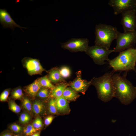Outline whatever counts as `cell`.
Instances as JSON below:
<instances>
[{
	"label": "cell",
	"mask_w": 136,
	"mask_h": 136,
	"mask_svg": "<svg viewBox=\"0 0 136 136\" xmlns=\"http://www.w3.org/2000/svg\"><path fill=\"white\" fill-rule=\"evenodd\" d=\"M127 71L122 75L120 73L112 76L115 91V97L122 104H130L136 98V87L126 78Z\"/></svg>",
	"instance_id": "1"
},
{
	"label": "cell",
	"mask_w": 136,
	"mask_h": 136,
	"mask_svg": "<svg viewBox=\"0 0 136 136\" xmlns=\"http://www.w3.org/2000/svg\"><path fill=\"white\" fill-rule=\"evenodd\" d=\"M115 72H106L102 76L92 79V85L97 91L98 98L105 103L115 97V91L112 76Z\"/></svg>",
	"instance_id": "2"
},
{
	"label": "cell",
	"mask_w": 136,
	"mask_h": 136,
	"mask_svg": "<svg viewBox=\"0 0 136 136\" xmlns=\"http://www.w3.org/2000/svg\"><path fill=\"white\" fill-rule=\"evenodd\" d=\"M114 72L136 70V48H131L119 52V55L107 61Z\"/></svg>",
	"instance_id": "3"
},
{
	"label": "cell",
	"mask_w": 136,
	"mask_h": 136,
	"mask_svg": "<svg viewBox=\"0 0 136 136\" xmlns=\"http://www.w3.org/2000/svg\"><path fill=\"white\" fill-rule=\"evenodd\" d=\"M95 34V45L109 49L113 41L116 39L118 31L112 26L103 24L96 25Z\"/></svg>",
	"instance_id": "4"
},
{
	"label": "cell",
	"mask_w": 136,
	"mask_h": 136,
	"mask_svg": "<svg viewBox=\"0 0 136 136\" xmlns=\"http://www.w3.org/2000/svg\"><path fill=\"white\" fill-rule=\"evenodd\" d=\"M116 40V45L113 49L114 52H120L133 48L136 43V30L124 32L118 31Z\"/></svg>",
	"instance_id": "5"
},
{
	"label": "cell",
	"mask_w": 136,
	"mask_h": 136,
	"mask_svg": "<svg viewBox=\"0 0 136 136\" xmlns=\"http://www.w3.org/2000/svg\"><path fill=\"white\" fill-rule=\"evenodd\" d=\"M113 52V49H108L95 45L89 46L85 53L92 59L96 64L101 65L104 64L105 61L108 60L109 55Z\"/></svg>",
	"instance_id": "6"
},
{
	"label": "cell",
	"mask_w": 136,
	"mask_h": 136,
	"mask_svg": "<svg viewBox=\"0 0 136 136\" xmlns=\"http://www.w3.org/2000/svg\"><path fill=\"white\" fill-rule=\"evenodd\" d=\"M89 40L87 38H72L61 44V48L71 52H85L89 46Z\"/></svg>",
	"instance_id": "7"
},
{
	"label": "cell",
	"mask_w": 136,
	"mask_h": 136,
	"mask_svg": "<svg viewBox=\"0 0 136 136\" xmlns=\"http://www.w3.org/2000/svg\"><path fill=\"white\" fill-rule=\"evenodd\" d=\"M108 5L114 10L115 15L129 10L136 9V0H110Z\"/></svg>",
	"instance_id": "8"
},
{
	"label": "cell",
	"mask_w": 136,
	"mask_h": 136,
	"mask_svg": "<svg viewBox=\"0 0 136 136\" xmlns=\"http://www.w3.org/2000/svg\"><path fill=\"white\" fill-rule=\"evenodd\" d=\"M121 24L124 32L132 31L136 29V9L129 10L121 13Z\"/></svg>",
	"instance_id": "9"
},
{
	"label": "cell",
	"mask_w": 136,
	"mask_h": 136,
	"mask_svg": "<svg viewBox=\"0 0 136 136\" xmlns=\"http://www.w3.org/2000/svg\"><path fill=\"white\" fill-rule=\"evenodd\" d=\"M76 77L72 81L70 82L69 85L76 92L84 94L89 87L92 85V79L89 81L83 79L81 71L76 72Z\"/></svg>",
	"instance_id": "10"
},
{
	"label": "cell",
	"mask_w": 136,
	"mask_h": 136,
	"mask_svg": "<svg viewBox=\"0 0 136 136\" xmlns=\"http://www.w3.org/2000/svg\"><path fill=\"white\" fill-rule=\"evenodd\" d=\"M0 22L4 28H10L13 31L15 27L19 28L22 31H23L22 28L26 29V28L21 27L17 24L5 9H0Z\"/></svg>",
	"instance_id": "11"
},
{
	"label": "cell",
	"mask_w": 136,
	"mask_h": 136,
	"mask_svg": "<svg viewBox=\"0 0 136 136\" xmlns=\"http://www.w3.org/2000/svg\"><path fill=\"white\" fill-rule=\"evenodd\" d=\"M25 67L30 75L41 74L43 72L46 71L38 59L28 58L25 60Z\"/></svg>",
	"instance_id": "12"
},
{
	"label": "cell",
	"mask_w": 136,
	"mask_h": 136,
	"mask_svg": "<svg viewBox=\"0 0 136 136\" xmlns=\"http://www.w3.org/2000/svg\"><path fill=\"white\" fill-rule=\"evenodd\" d=\"M69 85V83L66 81L60 83L52 89L51 96L56 98L62 97L64 89Z\"/></svg>",
	"instance_id": "13"
},
{
	"label": "cell",
	"mask_w": 136,
	"mask_h": 136,
	"mask_svg": "<svg viewBox=\"0 0 136 136\" xmlns=\"http://www.w3.org/2000/svg\"><path fill=\"white\" fill-rule=\"evenodd\" d=\"M48 76L51 82L54 83L65 81L64 79L61 76L59 69L58 68H54L51 70L49 72Z\"/></svg>",
	"instance_id": "14"
},
{
	"label": "cell",
	"mask_w": 136,
	"mask_h": 136,
	"mask_svg": "<svg viewBox=\"0 0 136 136\" xmlns=\"http://www.w3.org/2000/svg\"><path fill=\"white\" fill-rule=\"evenodd\" d=\"M42 87L40 83L39 79H38L27 86L26 88V90L30 95L34 97L37 95Z\"/></svg>",
	"instance_id": "15"
},
{
	"label": "cell",
	"mask_w": 136,
	"mask_h": 136,
	"mask_svg": "<svg viewBox=\"0 0 136 136\" xmlns=\"http://www.w3.org/2000/svg\"><path fill=\"white\" fill-rule=\"evenodd\" d=\"M76 92L72 88L67 87L64 89L62 96L67 100H74L79 96Z\"/></svg>",
	"instance_id": "16"
},
{
	"label": "cell",
	"mask_w": 136,
	"mask_h": 136,
	"mask_svg": "<svg viewBox=\"0 0 136 136\" xmlns=\"http://www.w3.org/2000/svg\"><path fill=\"white\" fill-rule=\"evenodd\" d=\"M55 99L58 110L60 111H62L68 108V105L67 100L62 96L56 98Z\"/></svg>",
	"instance_id": "17"
},
{
	"label": "cell",
	"mask_w": 136,
	"mask_h": 136,
	"mask_svg": "<svg viewBox=\"0 0 136 136\" xmlns=\"http://www.w3.org/2000/svg\"><path fill=\"white\" fill-rule=\"evenodd\" d=\"M40 83L42 86L46 88L53 89L55 87L49 79L48 76H45L39 79Z\"/></svg>",
	"instance_id": "18"
},
{
	"label": "cell",
	"mask_w": 136,
	"mask_h": 136,
	"mask_svg": "<svg viewBox=\"0 0 136 136\" xmlns=\"http://www.w3.org/2000/svg\"><path fill=\"white\" fill-rule=\"evenodd\" d=\"M44 106L42 103L39 101H36L33 103L32 109L34 113L36 114H39L43 111Z\"/></svg>",
	"instance_id": "19"
},
{
	"label": "cell",
	"mask_w": 136,
	"mask_h": 136,
	"mask_svg": "<svg viewBox=\"0 0 136 136\" xmlns=\"http://www.w3.org/2000/svg\"><path fill=\"white\" fill-rule=\"evenodd\" d=\"M60 74L64 79L69 77L71 75V71L67 66H64L59 69Z\"/></svg>",
	"instance_id": "20"
},
{
	"label": "cell",
	"mask_w": 136,
	"mask_h": 136,
	"mask_svg": "<svg viewBox=\"0 0 136 136\" xmlns=\"http://www.w3.org/2000/svg\"><path fill=\"white\" fill-rule=\"evenodd\" d=\"M37 131L32 125H29L24 128L23 132L26 136H31Z\"/></svg>",
	"instance_id": "21"
},
{
	"label": "cell",
	"mask_w": 136,
	"mask_h": 136,
	"mask_svg": "<svg viewBox=\"0 0 136 136\" xmlns=\"http://www.w3.org/2000/svg\"><path fill=\"white\" fill-rule=\"evenodd\" d=\"M49 109L50 112L55 114L57 112V108L56 99H52L49 103Z\"/></svg>",
	"instance_id": "22"
},
{
	"label": "cell",
	"mask_w": 136,
	"mask_h": 136,
	"mask_svg": "<svg viewBox=\"0 0 136 136\" xmlns=\"http://www.w3.org/2000/svg\"><path fill=\"white\" fill-rule=\"evenodd\" d=\"M37 95L38 97L41 98H46L48 97L49 95L48 90L46 88H41Z\"/></svg>",
	"instance_id": "23"
},
{
	"label": "cell",
	"mask_w": 136,
	"mask_h": 136,
	"mask_svg": "<svg viewBox=\"0 0 136 136\" xmlns=\"http://www.w3.org/2000/svg\"><path fill=\"white\" fill-rule=\"evenodd\" d=\"M9 108L11 110L15 113H18L21 111L20 107L14 101H11L10 102Z\"/></svg>",
	"instance_id": "24"
},
{
	"label": "cell",
	"mask_w": 136,
	"mask_h": 136,
	"mask_svg": "<svg viewBox=\"0 0 136 136\" xmlns=\"http://www.w3.org/2000/svg\"><path fill=\"white\" fill-rule=\"evenodd\" d=\"M23 95L22 90L20 88L15 90L12 93V97L15 99H19L21 98L22 96Z\"/></svg>",
	"instance_id": "25"
},
{
	"label": "cell",
	"mask_w": 136,
	"mask_h": 136,
	"mask_svg": "<svg viewBox=\"0 0 136 136\" xmlns=\"http://www.w3.org/2000/svg\"><path fill=\"white\" fill-rule=\"evenodd\" d=\"M32 125L37 131L40 130L43 125L41 119L39 117L37 118L33 122Z\"/></svg>",
	"instance_id": "26"
},
{
	"label": "cell",
	"mask_w": 136,
	"mask_h": 136,
	"mask_svg": "<svg viewBox=\"0 0 136 136\" xmlns=\"http://www.w3.org/2000/svg\"><path fill=\"white\" fill-rule=\"evenodd\" d=\"M30 120V117L28 114L24 113L21 114L19 118L20 121L22 123H28Z\"/></svg>",
	"instance_id": "27"
},
{
	"label": "cell",
	"mask_w": 136,
	"mask_h": 136,
	"mask_svg": "<svg viewBox=\"0 0 136 136\" xmlns=\"http://www.w3.org/2000/svg\"><path fill=\"white\" fill-rule=\"evenodd\" d=\"M23 105L24 108L26 110L31 111L32 109V107L30 100L27 98H25L23 101Z\"/></svg>",
	"instance_id": "28"
},
{
	"label": "cell",
	"mask_w": 136,
	"mask_h": 136,
	"mask_svg": "<svg viewBox=\"0 0 136 136\" xmlns=\"http://www.w3.org/2000/svg\"><path fill=\"white\" fill-rule=\"evenodd\" d=\"M9 128L13 132L16 133H19L22 130L21 126L16 124L11 125L10 126Z\"/></svg>",
	"instance_id": "29"
},
{
	"label": "cell",
	"mask_w": 136,
	"mask_h": 136,
	"mask_svg": "<svg viewBox=\"0 0 136 136\" xmlns=\"http://www.w3.org/2000/svg\"><path fill=\"white\" fill-rule=\"evenodd\" d=\"M9 92V90H4L1 94L0 96V100L4 101H6L8 98Z\"/></svg>",
	"instance_id": "30"
},
{
	"label": "cell",
	"mask_w": 136,
	"mask_h": 136,
	"mask_svg": "<svg viewBox=\"0 0 136 136\" xmlns=\"http://www.w3.org/2000/svg\"><path fill=\"white\" fill-rule=\"evenodd\" d=\"M53 119V117L52 116L48 117L46 118L45 120L44 123L46 125H49L52 122Z\"/></svg>",
	"instance_id": "31"
},
{
	"label": "cell",
	"mask_w": 136,
	"mask_h": 136,
	"mask_svg": "<svg viewBox=\"0 0 136 136\" xmlns=\"http://www.w3.org/2000/svg\"><path fill=\"white\" fill-rule=\"evenodd\" d=\"M31 136H40V132H36Z\"/></svg>",
	"instance_id": "32"
},
{
	"label": "cell",
	"mask_w": 136,
	"mask_h": 136,
	"mask_svg": "<svg viewBox=\"0 0 136 136\" xmlns=\"http://www.w3.org/2000/svg\"><path fill=\"white\" fill-rule=\"evenodd\" d=\"M2 136H12V135L11 133H7L3 134Z\"/></svg>",
	"instance_id": "33"
},
{
	"label": "cell",
	"mask_w": 136,
	"mask_h": 136,
	"mask_svg": "<svg viewBox=\"0 0 136 136\" xmlns=\"http://www.w3.org/2000/svg\"><path fill=\"white\" fill-rule=\"evenodd\" d=\"M14 136H20L19 135H14Z\"/></svg>",
	"instance_id": "34"
},
{
	"label": "cell",
	"mask_w": 136,
	"mask_h": 136,
	"mask_svg": "<svg viewBox=\"0 0 136 136\" xmlns=\"http://www.w3.org/2000/svg\"><path fill=\"white\" fill-rule=\"evenodd\" d=\"M135 72L136 73V70H135Z\"/></svg>",
	"instance_id": "35"
}]
</instances>
